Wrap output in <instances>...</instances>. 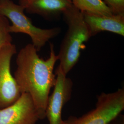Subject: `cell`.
<instances>
[{
	"mask_svg": "<svg viewBox=\"0 0 124 124\" xmlns=\"http://www.w3.org/2000/svg\"><path fill=\"white\" fill-rule=\"evenodd\" d=\"M37 52L32 44L26 45L20 50L14 77L21 94L28 93L31 96L40 120H43L46 118L49 94L56 82V75L53 71L58 57L52 43H50L47 59L40 58Z\"/></svg>",
	"mask_w": 124,
	"mask_h": 124,
	"instance_id": "cell-1",
	"label": "cell"
},
{
	"mask_svg": "<svg viewBox=\"0 0 124 124\" xmlns=\"http://www.w3.org/2000/svg\"><path fill=\"white\" fill-rule=\"evenodd\" d=\"M63 14L68 28L57 55L58 66L67 75L78 61L80 50L85 47V43L92 36L83 13L73 5Z\"/></svg>",
	"mask_w": 124,
	"mask_h": 124,
	"instance_id": "cell-2",
	"label": "cell"
},
{
	"mask_svg": "<svg viewBox=\"0 0 124 124\" xmlns=\"http://www.w3.org/2000/svg\"><path fill=\"white\" fill-rule=\"evenodd\" d=\"M24 8L12 0H0V14L11 21L8 27L10 33H23L31 38L32 44L40 51L51 39L61 32L60 28L44 29L35 26L24 13Z\"/></svg>",
	"mask_w": 124,
	"mask_h": 124,
	"instance_id": "cell-3",
	"label": "cell"
},
{
	"mask_svg": "<svg viewBox=\"0 0 124 124\" xmlns=\"http://www.w3.org/2000/svg\"><path fill=\"white\" fill-rule=\"evenodd\" d=\"M124 109V89L97 96L95 108L80 117L71 116L63 124H109Z\"/></svg>",
	"mask_w": 124,
	"mask_h": 124,
	"instance_id": "cell-4",
	"label": "cell"
},
{
	"mask_svg": "<svg viewBox=\"0 0 124 124\" xmlns=\"http://www.w3.org/2000/svg\"><path fill=\"white\" fill-rule=\"evenodd\" d=\"M16 52V46L13 43L5 46L0 51V109L13 104L21 95L11 72L12 58Z\"/></svg>",
	"mask_w": 124,
	"mask_h": 124,
	"instance_id": "cell-5",
	"label": "cell"
},
{
	"mask_svg": "<svg viewBox=\"0 0 124 124\" xmlns=\"http://www.w3.org/2000/svg\"><path fill=\"white\" fill-rule=\"evenodd\" d=\"M56 82L53 91L49 96L46 109V118L49 124H63L62 111L64 105L70 99L73 83L71 79L67 77L60 67L55 73Z\"/></svg>",
	"mask_w": 124,
	"mask_h": 124,
	"instance_id": "cell-6",
	"label": "cell"
},
{
	"mask_svg": "<svg viewBox=\"0 0 124 124\" xmlns=\"http://www.w3.org/2000/svg\"><path fill=\"white\" fill-rule=\"evenodd\" d=\"M40 120L31 96L21 94L9 106L0 109V124H36Z\"/></svg>",
	"mask_w": 124,
	"mask_h": 124,
	"instance_id": "cell-7",
	"label": "cell"
},
{
	"mask_svg": "<svg viewBox=\"0 0 124 124\" xmlns=\"http://www.w3.org/2000/svg\"><path fill=\"white\" fill-rule=\"evenodd\" d=\"M92 36L102 31L124 36V13L110 15L82 13Z\"/></svg>",
	"mask_w": 124,
	"mask_h": 124,
	"instance_id": "cell-8",
	"label": "cell"
},
{
	"mask_svg": "<svg viewBox=\"0 0 124 124\" xmlns=\"http://www.w3.org/2000/svg\"><path fill=\"white\" fill-rule=\"evenodd\" d=\"M29 13L48 17L63 13L73 6L71 0H19Z\"/></svg>",
	"mask_w": 124,
	"mask_h": 124,
	"instance_id": "cell-9",
	"label": "cell"
},
{
	"mask_svg": "<svg viewBox=\"0 0 124 124\" xmlns=\"http://www.w3.org/2000/svg\"><path fill=\"white\" fill-rule=\"evenodd\" d=\"M73 5L82 13L110 15L114 13L102 0H71Z\"/></svg>",
	"mask_w": 124,
	"mask_h": 124,
	"instance_id": "cell-10",
	"label": "cell"
},
{
	"mask_svg": "<svg viewBox=\"0 0 124 124\" xmlns=\"http://www.w3.org/2000/svg\"><path fill=\"white\" fill-rule=\"evenodd\" d=\"M9 25L8 18L0 14V51L12 43V38L8 31Z\"/></svg>",
	"mask_w": 124,
	"mask_h": 124,
	"instance_id": "cell-11",
	"label": "cell"
},
{
	"mask_svg": "<svg viewBox=\"0 0 124 124\" xmlns=\"http://www.w3.org/2000/svg\"><path fill=\"white\" fill-rule=\"evenodd\" d=\"M114 14L124 13V0H103Z\"/></svg>",
	"mask_w": 124,
	"mask_h": 124,
	"instance_id": "cell-12",
	"label": "cell"
},
{
	"mask_svg": "<svg viewBox=\"0 0 124 124\" xmlns=\"http://www.w3.org/2000/svg\"><path fill=\"white\" fill-rule=\"evenodd\" d=\"M109 124H124V116L120 114Z\"/></svg>",
	"mask_w": 124,
	"mask_h": 124,
	"instance_id": "cell-13",
	"label": "cell"
}]
</instances>
